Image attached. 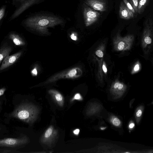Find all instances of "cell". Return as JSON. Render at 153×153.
I'll list each match as a JSON object with an SVG mask.
<instances>
[{"label": "cell", "mask_w": 153, "mask_h": 153, "mask_svg": "<svg viewBox=\"0 0 153 153\" xmlns=\"http://www.w3.org/2000/svg\"><path fill=\"white\" fill-rule=\"evenodd\" d=\"M62 23V20L58 17L45 15L30 17L25 22L27 26L45 34L48 33V28L53 27Z\"/></svg>", "instance_id": "1"}, {"label": "cell", "mask_w": 153, "mask_h": 153, "mask_svg": "<svg viewBox=\"0 0 153 153\" xmlns=\"http://www.w3.org/2000/svg\"><path fill=\"white\" fill-rule=\"evenodd\" d=\"M39 112V108L31 104H24L19 106L11 115L24 122L31 123L36 119Z\"/></svg>", "instance_id": "2"}, {"label": "cell", "mask_w": 153, "mask_h": 153, "mask_svg": "<svg viewBox=\"0 0 153 153\" xmlns=\"http://www.w3.org/2000/svg\"><path fill=\"white\" fill-rule=\"evenodd\" d=\"M153 44V21L147 18L143 23V29L142 36L141 46L143 52L147 54Z\"/></svg>", "instance_id": "3"}, {"label": "cell", "mask_w": 153, "mask_h": 153, "mask_svg": "<svg viewBox=\"0 0 153 153\" xmlns=\"http://www.w3.org/2000/svg\"><path fill=\"white\" fill-rule=\"evenodd\" d=\"M134 40L133 35H128L124 37L118 33L113 39L114 48L117 51H124L130 50Z\"/></svg>", "instance_id": "4"}, {"label": "cell", "mask_w": 153, "mask_h": 153, "mask_svg": "<svg viewBox=\"0 0 153 153\" xmlns=\"http://www.w3.org/2000/svg\"><path fill=\"white\" fill-rule=\"evenodd\" d=\"M82 72L80 68L76 67L63 71L51 76L45 82L48 83L53 82L61 79H73L78 78L82 74Z\"/></svg>", "instance_id": "5"}, {"label": "cell", "mask_w": 153, "mask_h": 153, "mask_svg": "<svg viewBox=\"0 0 153 153\" xmlns=\"http://www.w3.org/2000/svg\"><path fill=\"white\" fill-rule=\"evenodd\" d=\"M83 15L85 25L88 27L96 22L101 14L98 11L92 8L84 3L83 4Z\"/></svg>", "instance_id": "6"}, {"label": "cell", "mask_w": 153, "mask_h": 153, "mask_svg": "<svg viewBox=\"0 0 153 153\" xmlns=\"http://www.w3.org/2000/svg\"><path fill=\"white\" fill-rule=\"evenodd\" d=\"M58 134V130L51 125L47 128L42 135L40 141L43 144L51 147L55 142Z\"/></svg>", "instance_id": "7"}, {"label": "cell", "mask_w": 153, "mask_h": 153, "mask_svg": "<svg viewBox=\"0 0 153 153\" xmlns=\"http://www.w3.org/2000/svg\"><path fill=\"white\" fill-rule=\"evenodd\" d=\"M28 139L26 136L21 138H7L0 140L1 146L15 147L27 143Z\"/></svg>", "instance_id": "8"}, {"label": "cell", "mask_w": 153, "mask_h": 153, "mask_svg": "<svg viewBox=\"0 0 153 153\" xmlns=\"http://www.w3.org/2000/svg\"><path fill=\"white\" fill-rule=\"evenodd\" d=\"M84 3L94 10L100 12L106 11L108 8L107 0H85Z\"/></svg>", "instance_id": "9"}, {"label": "cell", "mask_w": 153, "mask_h": 153, "mask_svg": "<svg viewBox=\"0 0 153 153\" xmlns=\"http://www.w3.org/2000/svg\"><path fill=\"white\" fill-rule=\"evenodd\" d=\"M126 88V85L124 83L116 80L112 84L110 91L115 97H119L123 95Z\"/></svg>", "instance_id": "10"}, {"label": "cell", "mask_w": 153, "mask_h": 153, "mask_svg": "<svg viewBox=\"0 0 153 153\" xmlns=\"http://www.w3.org/2000/svg\"><path fill=\"white\" fill-rule=\"evenodd\" d=\"M22 54V52H19L11 56H7L4 59L0 68L1 71L9 67L16 62Z\"/></svg>", "instance_id": "11"}, {"label": "cell", "mask_w": 153, "mask_h": 153, "mask_svg": "<svg viewBox=\"0 0 153 153\" xmlns=\"http://www.w3.org/2000/svg\"><path fill=\"white\" fill-rule=\"evenodd\" d=\"M119 14L120 17L123 19L129 20L133 18L130 11L123 1L120 3Z\"/></svg>", "instance_id": "12"}, {"label": "cell", "mask_w": 153, "mask_h": 153, "mask_svg": "<svg viewBox=\"0 0 153 153\" xmlns=\"http://www.w3.org/2000/svg\"><path fill=\"white\" fill-rule=\"evenodd\" d=\"M48 92L53 100L59 106H62L63 105L64 97L60 93L54 89H50Z\"/></svg>", "instance_id": "13"}, {"label": "cell", "mask_w": 153, "mask_h": 153, "mask_svg": "<svg viewBox=\"0 0 153 153\" xmlns=\"http://www.w3.org/2000/svg\"><path fill=\"white\" fill-rule=\"evenodd\" d=\"M9 38L13 41L16 45L22 46L25 45V42L17 34L13 33H11L9 35Z\"/></svg>", "instance_id": "14"}, {"label": "cell", "mask_w": 153, "mask_h": 153, "mask_svg": "<svg viewBox=\"0 0 153 153\" xmlns=\"http://www.w3.org/2000/svg\"><path fill=\"white\" fill-rule=\"evenodd\" d=\"M100 108V105L97 103L92 104L90 105L86 110V113L88 115H92L97 113Z\"/></svg>", "instance_id": "15"}, {"label": "cell", "mask_w": 153, "mask_h": 153, "mask_svg": "<svg viewBox=\"0 0 153 153\" xmlns=\"http://www.w3.org/2000/svg\"><path fill=\"white\" fill-rule=\"evenodd\" d=\"M12 51V48L10 46H6L2 47L0 50V63Z\"/></svg>", "instance_id": "16"}, {"label": "cell", "mask_w": 153, "mask_h": 153, "mask_svg": "<svg viewBox=\"0 0 153 153\" xmlns=\"http://www.w3.org/2000/svg\"><path fill=\"white\" fill-rule=\"evenodd\" d=\"M150 0H139L138 13L142 14L148 5Z\"/></svg>", "instance_id": "17"}, {"label": "cell", "mask_w": 153, "mask_h": 153, "mask_svg": "<svg viewBox=\"0 0 153 153\" xmlns=\"http://www.w3.org/2000/svg\"><path fill=\"white\" fill-rule=\"evenodd\" d=\"M143 106H140L136 109L135 113V117L137 123H139L143 111Z\"/></svg>", "instance_id": "18"}, {"label": "cell", "mask_w": 153, "mask_h": 153, "mask_svg": "<svg viewBox=\"0 0 153 153\" xmlns=\"http://www.w3.org/2000/svg\"><path fill=\"white\" fill-rule=\"evenodd\" d=\"M141 68V64L139 61H137L134 64L131 71V74H134L139 72Z\"/></svg>", "instance_id": "19"}, {"label": "cell", "mask_w": 153, "mask_h": 153, "mask_svg": "<svg viewBox=\"0 0 153 153\" xmlns=\"http://www.w3.org/2000/svg\"><path fill=\"white\" fill-rule=\"evenodd\" d=\"M123 1L125 3L127 7L129 9L133 17L134 18L137 14L135 12L132 6L131 5L128 0H123Z\"/></svg>", "instance_id": "20"}, {"label": "cell", "mask_w": 153, "mask_h": 153, "mask_svg": "<svg viewBox=\"0 0 153 153\" xmlns=\"http://www.w3.org/2000/svg\"><path fill=\"white\" fill-rule=\"evenodd\" d=\"M137 14L138 13L139 0H128Z\"/></svg>", "instance_id": "21"}, {"label": "cell", "mask_w": 153, "mask_h": 153, "mask_svg": "<svg viewBox=\"0 0 153 153\" xmlns=\"http://www.w3.org/2000/svg\"><path fill=\"white\" fill-rule=\"evenodd\" d=\"M111 122L114 126H119L121 124V122L117 117L113 116L111 120Z\"/></svg>", "instance_id": "22"}, {"label": "cell", "mask_w": 153, "mask_h": 153, "mask_svg": "<svg viewBox=\"0 0 153 153\" xmlns=\"http://www.w3.org/2000/svg\"><path fill=\"white\" fill-rule=\"evenodd\" d=\"M82 100V98L80 94L79 93H77L75 94L74 96L72 99L71 101H74V100Z\"/></svg>", "instance_id": "23"}, {"label": "cell", "mask_w": 153, "mask_h": 153, "mask_svg": "<svg viewBox=\"0 0 153 153\" xmlns=\"http://www.w3.org/2000/svg\"><path fill=\"white\" fill-rule=\"evenodd\" d=\"M96 54L98 57L102 58L103 56V53L102 51L100 49L97 50L95 52Z\"/></svg>", "instance_id": "24"}, {"label": "cell", "mask_w": 153, "mask_h": 153, "mask_svg": "<svg viewBox=\"0 0 153 153\" xmlns=\"http://www.w3.org/2000/svg\"><path fill=\"white\" fill-rule=\"evenodd\" d=\"M5 9L4 8L2 7L0 10V20H1L3 18L4 14Z\"/></svg>", "instance_id": "25"}, {"label": "cell", "mask_w": 153, "mask_h": 153, "mask_svg": "<svg viewBox=\"0 0 153 153\" xmlns=\"http://www.w3.org/2000/svg\"><path fill=\"white\" fill-rule=\"evenodd\" d=\"M102 69L104 72L106 74L107 73V68L106 67V64L104 62H103V65L102 66Z\"/></svg>", "instance_id": "26"}, {"label": "cell", "mask_w": 153, "mask_h": 153, "mask_svg": "<svg viewBox=\"0 0 153 153\" xmlns=\"http://www.w3.org/2000/svg\"><path fill=\"white\" fill-rule=\"evenodd\" d=\"M71 38L73 40H76L77 39V37L75 33H72L71 35Z\"/></svg>", "instance_id": "27"}, {"label": "cell", "mask_w": 153, "mask_h": 153, "mask_svg": "<svg viewBox=\"0 0 153 153\" xmlns=\"http://www.w3.org/2000/svg\"><path fill=\"white\" fill-rule=\"evenodd\" d=\"M80 131V130L79 129L77 128L75 129L73 131V133L75 135H78Z\"/></svg>", "instance_id": "28"}, {"label": "cell", "mask_w": 153, "mask_h": 153, "mask_svg": "<svg viewBox=\"0 0 153 153\" xmlns=\"http://www.w3.org/2000/svg\"><path fill=\"white\" fill-rule=\"evenodd\" d=\"M6 90L4 88H1L0 90V96H1L4 93Z\"/></svg>", "instance_id": "29"}, {"label": "cell", "mask_w": 153, "mask_h": 153, "mask_svg": "<svg viewBox=\"0 0 153 153\" xmlns=\"http://www.w3.org/2000/svg\"><path fill=\"white\" fill-rule=\"evenodd\" d=\"M135 126V124L134 123L132 122L130 123L128 127L130 129H131L133 128Z\"/></svg>", "instance_id": "30"}, {"label": "cell", "mask_w": 153, "mask_h": 153, "mask_svg": "<svg viewBox=\"0 0 153 153\" xmlns=\"http://www.w3.org/2000/svg\"><path fill=\"white\" fill-rule=\"evenodd\" d=\"M32 73L33 75H36L37 74V72L36 69H34L32 70Z\"/></svg>", "instance_id": "31"}, {"label": "cell", "mask_w": 153, "mask_h": 153, "mask_svg": "<svg viewBox=\"0 0 153 153\" xmlns=\"http://www.w3.org/2000/svg\"></svg>", "instance_id": "32"}]
</instances>
